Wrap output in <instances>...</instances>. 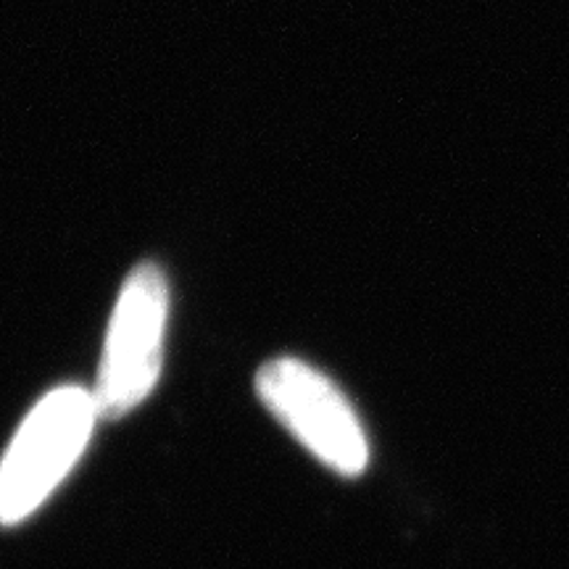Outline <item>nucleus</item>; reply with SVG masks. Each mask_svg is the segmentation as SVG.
Here are the masks:
<instances>
[{
	"instance_id": "f257e3e1",
	"label": "nucleus",
	"mask_w": 569,
	"mask_h": 569,
	"mask_svg": "<svg viewBox=\"0 0 569 569\" xmlns=\"http://www.w3.org/2000/svg\"><path fill=\"white\" fill-rule=\"evenodd\" d=\"M101 419L92 390L61 386L34 403L0 457V528L30 519L74 469Z\"/></svg>"
},
{
	"instance_id": "f03ea898",
	"label": "nucleus",
	"mask_w": 569,
	"mask_h": 569,
	"mask_svg": "<svg viewBox=\"0 0 569 569\" xmlns=\"http://www.w3.org/2000/svg\"><path fill=\"white\" fill-rule=\"evenodd\" d=\"M256 393L272 417L311 457L359 478L369 465V440L361 419L330 377L293 356L267 361L256 375Z\"/></svg>"
},
{
	"instance_id": "7ed1b4c3",
	"label": "nucleus",
	"mask_w": 569,
	"mask_h": 569,
	"mask_svg": "<svg viewBox=\"0 0 569 569\" xmlns=\"http://www.w3.org/2000/svg\"><path fill=\"white\" fill-rule=\"evenodd\" d=\"M169 288L156 264L134 267L122 284L106 330L96 396L98 415L119 419L153 393L163 367Z\"/></svg>"
}]
</instances>
